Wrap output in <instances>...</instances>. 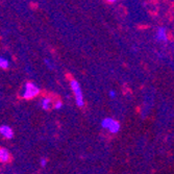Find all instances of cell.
<instances>
[{
    "label": "cell",
    "mask_w": 174,
    "mask_h": 174,
    "mask_svg": "<svg viewBox=\"0 0 174 174\" xmlns=\"http://www.w3.org/2000/svg\"><path fill=\"white\" fill-rule=\"evenodd\" d=\"M70 87L72 90L73 94H74L75 102L78 108H84V94H82V88H80L79 82L76 79H71L70 80Z\"/></svg>",
    "instance_id": "1"
},
{
    "label": "cell",
    "mask_w": 174,
    "mask_h": 174,
    "mask_svg": "<svg viewBox=\"0 0 174 174\" xmlns=\"http://www.w3.org/2000/svg\"><path fill=\"white\" fill-rule=\"evenodd\" d=\"M40 88L35 84L33 82H26L24 87V91H23L22 97L23 99H32V98L37 97L38 95L40 94Z\"/></svg>",
    "instance_id": "2"
},
{
    "label": "cell",
    "mask_w": 174,
    "mask_h": 174,
    "mask_svg": "<svg viewBox=\"0 0 174 174\" xmlns=\"http://www.w3.org/2000/svg\"><path fill=\"white\" fill-rule=\"evenodd\" d=\"M101 127L108 130L112 134H117L120 130V123L113 118H104L101 121Z\"/></svg>",
    "instance_id": "3"
},
{
    "label": "cell",
    "mask_w": 174,
    "mask_h": 174,
    "mask_svg": "<svg viewBox=\"0 0 174 174\" xmlns=\"http://www.w3.org/2000/svg\"><path fill=\"white\" fill-rule=\"evenodd\" d=\"M0 134H1L4 139L9 140L14 138V131H13V129H12V127L9 125H5V124L0 125Z\"/></svg>",
    "instance_id": "4"
},
{
    "label": "cell",
    "mask_w": 174,
    "mask_h": 174,
    "mask_svg": "<svg viewBox=\"0 0 174 174\" xmlns=\"http://www.w3.org/2000/svg\"><path fill=\"white\" fill-rule=\"evenodd\" d=\"M11 161V153L4 147H0V162L1 163H9Z\"/></svg>",
    "instance_id": "5"
},
{
    "label": "cell",
    "mask_w": 174,
    "mask_h": 174,
    "mask_svg": "<svg viewBox=\"0 0 174 174\" xmlns=\"http://www.w3.org/2000/svg\"><path fill=\"white\" fill-rule=\"evenodd\" d=\"M157 39L159 41H163V42H166L168 40V37H167V30H166L165 27H160L157 29Z\"/></svg>",
    "instance_id": "6"
},
{
    "label": "cell",
    "mask_w": 174,
    "mask_h": 174,
    "mask_svg": "<svg viewBox=\"0 0 174 174\" xmlns=\"http://www.w3.org/2000/svg\"><path fill=\"white\" fill-rule=\"evenodd\" d=\"M41 105H42V108L45 110H50L51 105H52V99L50 97H44L42 100H41Z\"/></svg>",
    "instance_id": "7"
},
{
    "label": "cell",
    "mask_w": 174,
    "mask_h": 174,
    "mask_svg": "<svg viewBox=\"0 0 174 174\" xmlns=\"http://www.w3.org/2000/svg\"><path fill=\"white\" fill-rule=\"evenodd\" d=\"M9 66V61L3 56H0V68L1 69H7Z\"/></svg>",
    "instance_id": "8"
},
{
    "label": "cell",
    "mask_w": 174,
    "mask_h": 174,
    "mask_svg": "<svg viewBox=\"0 0 174 174\" xmlns=\"http://www.w3.org/2000/svg\"><path fill=\"white\" fill-rule=\"evenodd\" d=\"M63 108V102L61 100H56L54 103V108L55 110H60V108Z\"/></svg>",
    "instance_id": "9"
},
{
    "label": "cell",
    "mask_w": 174,
    "mask_h": 174,
    "mask_svg": "<svg viewBox=\"0 0 174 174\" xmlns=\"http://www.w3.org/2000/svg\"><path fill=\"white\" fill-rule=\"evenodd\" d=\"M44 63L47 65V67H48L49 69H53V64H52V63H51L49 60H47V58H45V60H44Z\"/></svg>",
    "instance_id": "10"
},
{
    "label": "cell",
    "mask_w": 174,
    "mask_h": 174,
    "mask_svg": "<svg viewBox=\"0 0 174 174\" xmlns=\"http://www.w3.org/2000/svg\"><path fill=\"white\" fill-rule=\"evenodd\" d=\"M40 164H41V166H42V167H45V166L47 165V160L45 159V157H42V159H41V161H40Z\"/></svg>",
    "instance_id": "11"
},
{
    "label": "cell",
    "mask_w": 174,
    "mask_h": 174,
    "mask_svg": "<svg viewBox=\"0 0 174 174\" xmlns=\"http://www.w3.org/2000/svg\"><path fill=\"white\" fill-rule=\"evenodd\" d=\"M110 98L116 97V93H115V91H110Z\"/></svg>",
    "instance_id": "12"
},
{
    "label": "cell",
    "mask_w": 174,
    "mask_h": 174,
    "mask_svg": "<svg viewBox=\"0 0 174 174\" xmlns=\"http://www.w3.org/2000/svg\"><path fill=\"white\" fill-rule=\"evenodd\" d=\"M108 2H115V1H117V0H108Z\"/></svg>",
    "instance_id": "13"
}]
</instances>
